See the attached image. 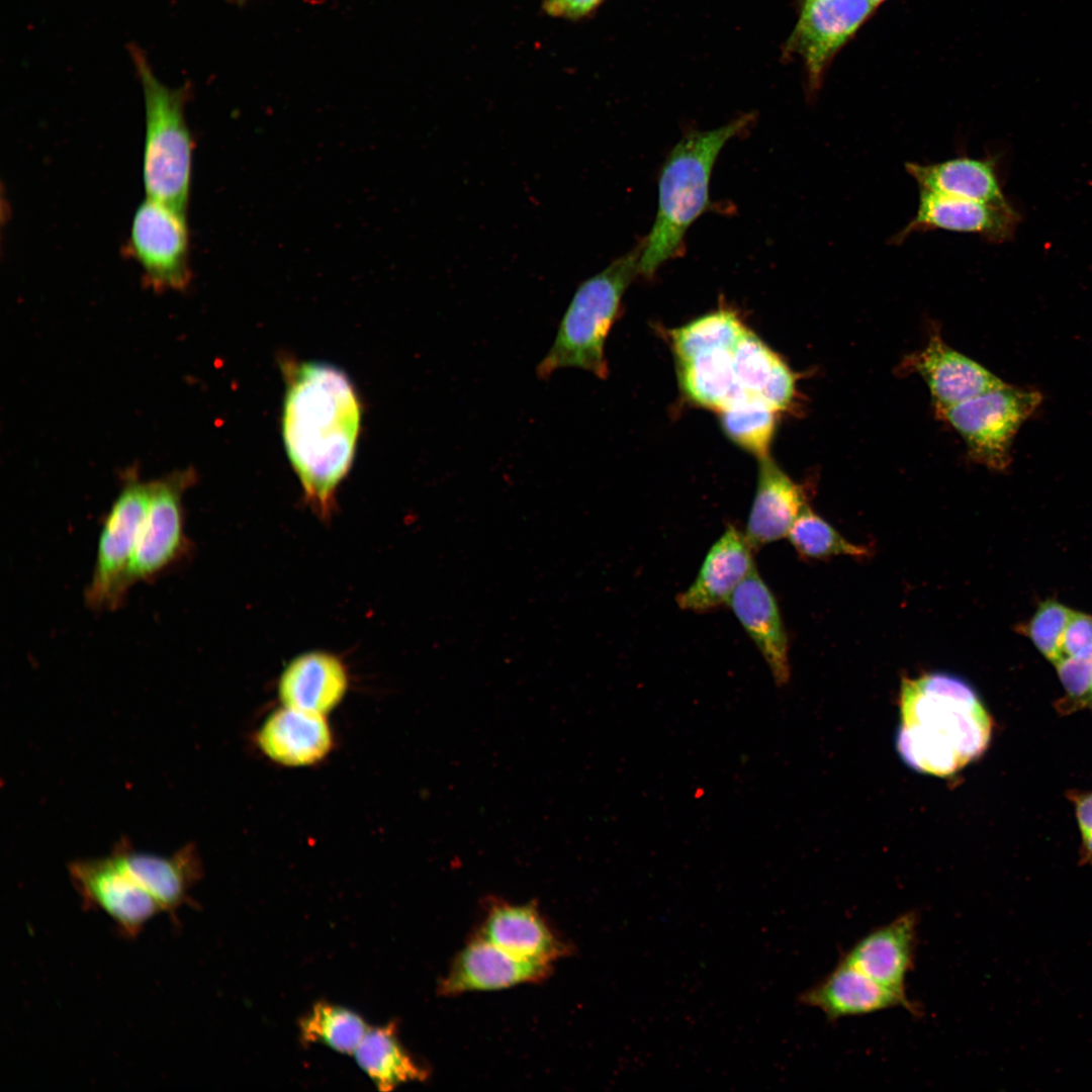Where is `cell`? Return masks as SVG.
I'll list each match as a JSON object with an SVG mask.
<instances>
[{
  "label": "cell",
  "mask_w": 1092,
  "mask_h": 1092,
  "mask_svg": "<svg viewBox=\"0 0 1092 1092\" xmlns=\"http://www.w3.org/2000/svg\"><path fill=\"white\" fill-rule=\"evenodd\" d=\"M149 497L150 480H143L136 469H127L99 532L95 562L84 594L90 609L113 611L126 598L125 576Z\"/></svg>",
  "instance_id": "obj_7"
},
{
  "label": "cell",
  "mask_w": 1092,
  "mask_h": 1092,
  "mask_svg": "<svg viewBox=\"0 0 1092 1092\" xmlns=\"http://www.w3.org/2000/svg\"><path fill=\"white\" fill-rule=\"evenodd\" d=\"M284 372V447L307 504L328 519L355 457L361 403L348 375L334 365L292 362Z\"/></svg>",
  "instance_id": "obj_1"
},
{
  "label": "cell",
  "mask_w": 1092,
  "mask_h": 1092,
  "mask_svg": "<svg viewBox=\"0 0 1092 1092\" xmlns=\"http://www.w3.org/2000/svg\"><path fill=\"white\" fill-rule=\"evenodd\" d=\"M68 872L82 905L105 914L126 938H135L162 912L111 855L73 860Z\"/></svg>",
  "instance_id": "obj_10"
},
{
  "label": "cell",
  "mask_w": 1092,
  "mask_h": 1092,
  "mask_svg": "<svg viewBox=\"0 0 1092 1092\" xmlns=\"http://www.w3.org/2000/svg\"><path fill=\"white\" fill-rule=\"evenodd\" d=\"M550 965L519 959L480 937L456 958L441 984L442 993L492 991L546 978Z\"/></svg>",
  "instance_id": "obj_18"
},
{
  "label": "cell",
  "mask_w": 1092,
  "mask_h": 1092,
  "mask_svg": "<svg viewBox=\"0 0 1092 1092\" xmlns=\"http://www.w3.org/2000/svg\"><path fill=\"white\" fill-rule=\"evenodd\" d=\"M918 914L909 911L858 939L841 960L888 988L907 996L905 981L913 969Z\"/></svg>",
  "instance_id": "obj_16"
},
{
  "label": "cell",
  "mask_w": 1092,
  "mask_h": 1092,
  "mask_svg": "<svg viewBox=\"0 0 1092 1092\" xmlns=\"http://www.w3.org/2000/svg\"><path fill=\"white\" fill-rule=\"evenodd\" d=\"M753 120L754 115L746 113L715 129L689 130L671 149L659 171L657 212L644 239L641 275L652 277L662 264L681 255L688 230L713 206L709 185L721 150Z\"/></svg>",
  "instance_id": "obj_3"
},
{
  "label": "cell",
  "mask_w": 1092,
  "mask_h": 1092,
  "mask_svg": "<svg viewBox=\"0 0 1092 1092\" xmlns=\"http://www.w3.org/2000/svg\"><path fill=\"white\" fill-rule=\"evenodd\" d=\"M1072 803L1080 829L1081 845L1079 866L1092 867V791L1069 790L1066 793Z\"/></svg>",
  "instance_id": "obj_35"
},
{
  "label": "cell",
  "mask_w": 1092,
  "mask_h": 1092,
  "mask_svg": "<svg viewBox=\"0 0 1092 1092\" xmlns=\"http://www.w3.org/2000/svg\"><path fill=\"white\" fill-rule=\"evenodd\" d=\"M732 360L738 385L758 397L783 361L748 330L732 350Z\"/></svg>",
  "instance_id": "obj_31"
},
{
  "label": "cell",
  "mask_w": 1092,
  "mask_h": 1092,
  "mask_svg": "<svg viewBox=\"0 0 1092 1092\" xmlns=\"http://www.w3.org/2000/svg\"><path fill=\"white\" fill-rule=\"evenodd\" d=\"M787 537L803 558L821 559L837 555L866 557L871 549L845 539L808 505L794 521Z\"/></svg>",
  "instance_id": "obj_30"
},
{
  "label": "cell",
  "mask_w": 1092,
  "mask_h": 1092,
  "mask_svg": "<svg viewBox=\"0 0 1092 1092\" xmlns=\"http://www.w3.org/2000/svg\"><path fill=\"white\" fill-rule=\"evenodd\" d=\"M353 1055L359 1068L382 1092L427 1077L426 1070L400 1042L393 1022L369 1028Z\"/></svg>",
  "instance_id": "obj_25"
},
{
  "label": "cell",
  "mask_w": 1092,
  "mask_h": 1092,
  "mask_svg": "<svg viewBox=\"0 0 1092 1092\" xmlns=\"http://www.w3.org/2000/svg\"><path fill=\"white\" fill-rule=\"evenodd\" d=\"M997 160L959 156L932 164L906 163L920 189L995 204L1009 203L1001 189Z\"/></svg>",
  "instance_id": "obj_24"
},
{
  "label": "cell",
  "mask_w": 1092,
  "mask_h": 1092,
  "mask_svg": "<svg viewBox=\"0 0 1092 1092\" xmlns=\"http://www.w3.org/2000/svg\"><path fill=\"white\" fill-rule=\"evenodd\" d=\"M123 252L156 292L185 291L192 278L186 214L152 198L136 208Z\"/></svg>",
  "instance_id": "obj_9"
},
{
  "label": "cell",
  "mask_w": 1092,
  "mask_h": 1092,
  "mask_svg": "<svg viewBox=\"0 0 1092 1092\" xmlns=\"http://www.w3.org/2000/svg\"><path fill=\"white\" fill-rule=\"evenodd\" d=\"M369 1028L355 1011L327 1002L314 1004L299 1023L304 1042L322 1043L347 1055L355 1053Z\"/></svg>",
  "instance_id": "obj_27"
},
{
  "label": "cell",
  "mask_w": 1092,
  "mask_h": 1092,
  "mask_svg": "<svg viewBox=\"0 0 1092 1092\" xmlns=\"http://www.w3.org/2000/svg\"><path fill=\"white\" fill-rule=\"evenodd\" d=\"M764 658L778 687L791 677L789 643L776 599L754 568L736 587L728 604Z\"/></svg>",
  "instance_id": "obj_17"
},
{
  "label": "cell",
  "mask_w": 1092,
  "mask_h": 1092,
  "mask_svg": "<svg viewBox=\"0 0 1092 1092\" xmlns=\"http://www.w3.org/2000/svg\"><path fill=\"white\" fill-rule=\"evenodd\" d=\"M348 688L344 662L331 652L312 650L284 667L277 692L283 706L327 716L343 701Z\"/></svg>",
  "instance_id": "obj_21"
},
{
  "label": "cell",
  "mask_w": 1092,
  "mask_h": 1092,
  "mask_svg": "<svg viewBox=\"0 0 1092 1092\" xmlns=\"http://www.w3.org/2000/svg\"><path fill=\"white\" fill-rule=\"evenodd\" d=\"M1019 214L1010 203L995 204L920 189L914 217L891 239L903 243L911 234L932 230L977 234L989 242L1011 238Z\"/></svg>",
  "instance_id": "obj_12"
},
{
  "label": "cell",
  "mask_w": 1092,
  "mask_h": 1092,
  "mask_svg": "<svg viewBox=\"0 0 1092 1092\" xmlns=\"http://www.w3.org/2000/svg\"><path fill=\"white\" fill-rule=\"evenodd\" d=\"M232 1H233L234 3H237V4H244V3H246V2H247V1H249V0H232Z\"/></svg>",
  "instance_id": "obj_38"
},
{
  "label": "cell",
  "mask_w": 1092,
  "mask_h": 1092,
  "mask_svg": "<svg viewBox=\"0 0 1092 1092\" xmlns=\"http://www.w3.org/2000/svg\"><path fill=\"white\" fill-rule=\"evenodd\" d=\"M799 1001L821 1010L831 1021L893 1007H903L913 1014L919 1012L907 996L889 990L841 959L824 979L804 991Z\"/></svg>",
  "instance_id": "obj_15"
},
{
  "label": "cell",
  "mask_w": 1092,
  "mask_h": 1092,
  "mask_svg": "<svg viewBox=\"0 0 1092 1092\" xmlns=\"http://www.w3.org/2000/svg\"><path fill=\"white\" fill-rule=\"evenodd\" d=\"M876 7L871 0H802L785 49L804 61L810 92L819 88L832 57Z\"/></svg>",
  "instance_id": "obj_11"
},
{
  "label": "cell",
  "mask_w": 1092,
  "mask_h": 1092,
  "mask_svg": "<svg viewBox=\"0 0 1092 1092\" xmlns=\"http://www.w3.org/2000/svg\"><path fill=\"white\" fill-rule=\"evenodd\" d=\"M676 362L679 384L697 404L721 412L749 393L736 381L732 351H706Z\"/></svg>",
  "instance_id": "obj_26"
},
{
  "label": "cell",
  "mask_w": 1092,
  "mask_h": 1092,
  "mask_svg": "<svg viewBox=\"0 0 1092 1092\" xmlns=\"http://www.w3.org/2000/svg\"><path fill=\"white\" fill-rule=\"evenodd\" d=\"M1073 613L1074 610L1063 603L1048 599L1039 604L1026 623L1019 624L1017 630L1054 664L1060 658L1063 636Z\"/></svg>",
  "instance_id": "obj_32"
},
{
  "label": "cell",
  "mask_w": 1092,
  "mask_h": 1092,
  "mask_svg": "<svg viewBox=\"0 0 1092 1092\" xmlns=\"http://www.w3.org/2000/svg\"><path fill=\"white\" fill-rule=\"evenodd\" d=\"M777 413L763 399L748 393L720 412L721 425L736 445L761 459L768 456Z\"/></svg>",
  "instance_id": "obj_28"
},
{
  "label": "cell",
  "mask_w": 1092,
  "mask_h": 1092,
  "mask_svg": "<svg viewBox=\"0 0 1092 1092\" xmlns=\"http://www.w3.org/2000/svg\"><path fill=\"white\" fill-rule=\"evenodd\" d=\"M1064 688V695L1056 703L1061 715H1069L1087 708L1092 692V657H1066L1053 664Z\"/></svg>",
  "instance_id": "obj_33"
},
{
  "label": "cell",
  "mask_w": 1092,
  "mask_h": 1092,
  "mask_svg": "<svg viewBox=\"0 0 1092 1092\" xmlns=\"http://www.w3.org/2000/svg\"><path fill=\"white\" fill-rule=\"evenodd\" d=\"M1040 402L1038 391L1004 383L938 416L962 437L973 461L1003 471L1011 463L1014 437Z\"/></svg>",
  "instance_id": "obj_6"
},
{
  "label": "cell",
  "mask_w": 1092,
  "mask_h": 1092,
  "mask_svg": "<svg viewBox=\"0 0 1092 1092\" xmlns=\"http://www.w3.org/2000/svg\"><path fill=\"white\" fill-rule=\"evenodd\" d=\"M901 367L922 377L938 415L1005 383L978 362L948 346L937 332L930 336L923 350L908 355Z\"/></svg>",
  "instance_id": "obj_13"
},
{
  "label": "cell",
  "mask_w": 1092,
  "mask_h": 1092,
  "mask_svg": "<svg viewBox=\"0 0 1092 1092\" xmlns=\"http://www.w3.org/2000/svg\"><path fill=\"white\" fill-rule=\"evenodd\" d=\"M806 505L800 484L769 456L759 459L757 487L744 533L752 549L786 537Z\"/></svg>",
  "instance_id": "obj_22"
},
{
  "label": "cell",
  "mask_w": 1092,
  "mask_h": 1092,
  "mask_svg": "<svg viewBox=\"0 0 1092 1092\" xmlns=\"http://www.w3.org/2000/svg\"><path fill=\"white\" fill-rule=\"evenodd\" d=\"M896 748L904 763L924 775L950 777L988 748L993 719L976 690L947 672L902 680Z\"/></svg>",
  "instance_id": "obj_2"
},
{
  "label": "cell",
  "mask_w": 1092,
  "mask_h": 1092,
  "mask_svg": "<svg viewBox=\"0 0 1092 1092\" xmlns=\"http://www.w3.org/2000/svg\"><path fill=\"white\" fill-rule=\"evenodd\" d=\"M644 239L575 289L548 352L538 363L541 380L564 368L587 371L600 379L609 373L605 343L621 308L623 295L640 274Z\"/></svg>",
  "instance_id": "obj_4"
},
{
  "label": "cell",
  "mask_w": 1092,
  "mask_h": 1092,
  "mask_svg": "<svg viewBox=\"0 0 1092 1092\" xmlns=\"http://www.w3.org/2000/svg\"><path fill=\"white\" fill-rule=\"evenodd\" d=\"M745 331L735 312L718 309L672 331V349L676 360L712 350L732 351Z\"/></svg>",
  "instance_id": "obj_29"
},
{
  "label": "cell",
  "mask_w": 1092,
  "mask_h": 1092,
  "mask_svg": "<svg viewBox=\"0 0 1092 1092\" xmlns=\"http://www.w3.org/2000/svg\"><path fill=\"white\" fill-rule=\"evenodd\" d=\"M871 1L878 6L880 3H882L885 0H871Z\"/></svg>",
  "instance_id": "obj_39"
},
{
  "label": "cell",
  "mask_w": 1092,
  "mask_h": 1092,
  "mask_svg": "<svg viewBox=\"0 0 1092 1092\" xmlns=\"http://www.w3.org/2000/svg\"><path fill=\"white\" fill-rule=\"evenodd\" d=\"M754 568L752 547L745 535L728 525L708 551L694 582L677 596V604L693 612L727 605L736 587Z\"/></svg>",
  "instance_id": "obj_19"
},
{
  "label": "cell",
  "mask_w": 1092,
  "mask_h": 1092,
  "mask_svg": "<svg viewBox=\"0 0 1092 1092\" xmlns=\"http://www.w3.org/2000/svg\"><path fill=\"white\" fill-rule=\"evenodd\" d=\"M257 743L270 760L303 767L317 763L331 752L334 736L326 716L282 705L262 723Z\"/></svg>",
  "instance_id": "obj_20"
},
{
  "label": "cell",
  "mask_w": 1092,
  "mask_h": 1092,
  "mask_svg": "<svg viewBox=\"0 0 1092 1092\" xmlns=\"http://www.w3.org/2000/svg\"><path fill=\"white\" fill-rule=\"evenodd\" d=\"M196 478L195 469L189 467L150 480L148 508L125 576L126 594L138 583L153 581L187 555L190 541L183 497Z\"/></svg>",
  "instance_id": "obj_8"
},
{
  "label": "cell",
  "mask_w": 1092,
  "mask_h": 1092,
  "mask_svg": "<svg viewBox=\"0 0 1092 1092\" xmlns=\"http://www.w3.org/2000/svg\"><path fill=\"white\" fill-rule=\"evenodd\" d=\"M481 937L519 959L539 964L551 965L565 953V945L529 905L494 907L485 919Z\"/></svg>",
  "instance_id": "obj_23"
},
{
  "label": "cell",
  "mask_w": 1092,
  "mask_h": 1092,
  "mask_svg": "<svg viewBox=\"0 0 1092 1092\" xmlns=\"http://www.w3.org/2000/svg\"><path fill=\"white\" fill-rule=\"evenodd\" d=\"M1086 709H1089V710H1091V711H1092V692H1091V696H1090V698H1089V701H1088V704H1087V708H1086Z\"/></svg>",
  "instance_id": "obj_37"
},
{
  "label": "cell",
  "mask_w": 1092,
  "mask_h": 1092,
  "mask_svg": "<svg viewBox=\"0 0 1092 1092\" xmlns=\"http://www.w3.org/2000/svg\"><path fill=\"white\" fill-rule=\"evenodd\" d=\"M111 856L173 918L189 903L190 891L202 876L201 859L192 843L166 856L138 851L122 840Z\"/></svg>",
  "instance_id": "obj_14"
},
{
  "label": "cell",
  "mask_w": 1092,
  "mask_h": 1092,
  "mask_svg": "<svg viewBox=\"0 0 1092 1092\" xmlns=\"http://www.w3.org/2000/svg\"><path fill=\"white\" fill-rule=\"evenodd\" d=\"M145 105L143 179L148 198L186 214L194 143L186 121L188 84L170 87L154 74L144 52L129 47Z\"/></svg>",
  "instance_id": "obj_5"
},
{
  "label": "cell",
  "mask_w": 1092,
  "mask_h": 1092,
  "mask_svg": "<svg viewBox=\"0 0 1092 1092\" xmlns=\"http://www.w3.org/2000/svg\"><path fill=\"white\" fill-rule=\"evenodd\" d=\"M604 0H543V7L548 14L567 19H576L588 15Z\"/></svg>",
  "instance_id": "obj_36"
},
{
  "label": "cell",
  "mask_w": 1092,
  "mask_h": 1092,
  "mask_svg": "<svg viewBox=\"0 0 1092 1092\" xmlns=\"http://www.w3.org/2000/svg\"><path fill=\"white\" fill-rule=\"evenodd\" d=\"M1066 657H1092V615L1074 611L1063 636L1058 660Z\"/></svg>",
  "instance_id": "obj_34"
}]
</instances>
